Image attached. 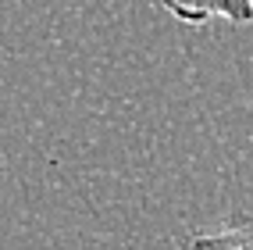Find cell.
I'll use <instances>...</instances> for the list:
<instances>
[{
	"instance_id": "cell-1",
	"label": "cell",
	"mask_w": 253,
	"mask_h": 250,
	"mask_svg": "<svg viewBox=\"0 0 253 250\" xmlns=\"http://www.w3.org/2000/svg\"><path fill=\"white\" fill-rule=\"evenodd\" d=\"M154 4L185 25H253V0H154Z\"/></svg>"
},
{
	"instance_id": "cell-2",
	"label": "cell",
	"mask_w": 253,
	"mask_h": 250,
	"mask_svg": "<svg viewBox=\"0 0 253 250\" xmlns=\"http://www.w3.org/2000/svg\"><path fill=\"white\" fill-rule=\"evenodd\" d=\"M182 250H253V211L243 214V218L221 222L214 229L193 232L182 243Z\"/></svg>"
}]
</instances>
